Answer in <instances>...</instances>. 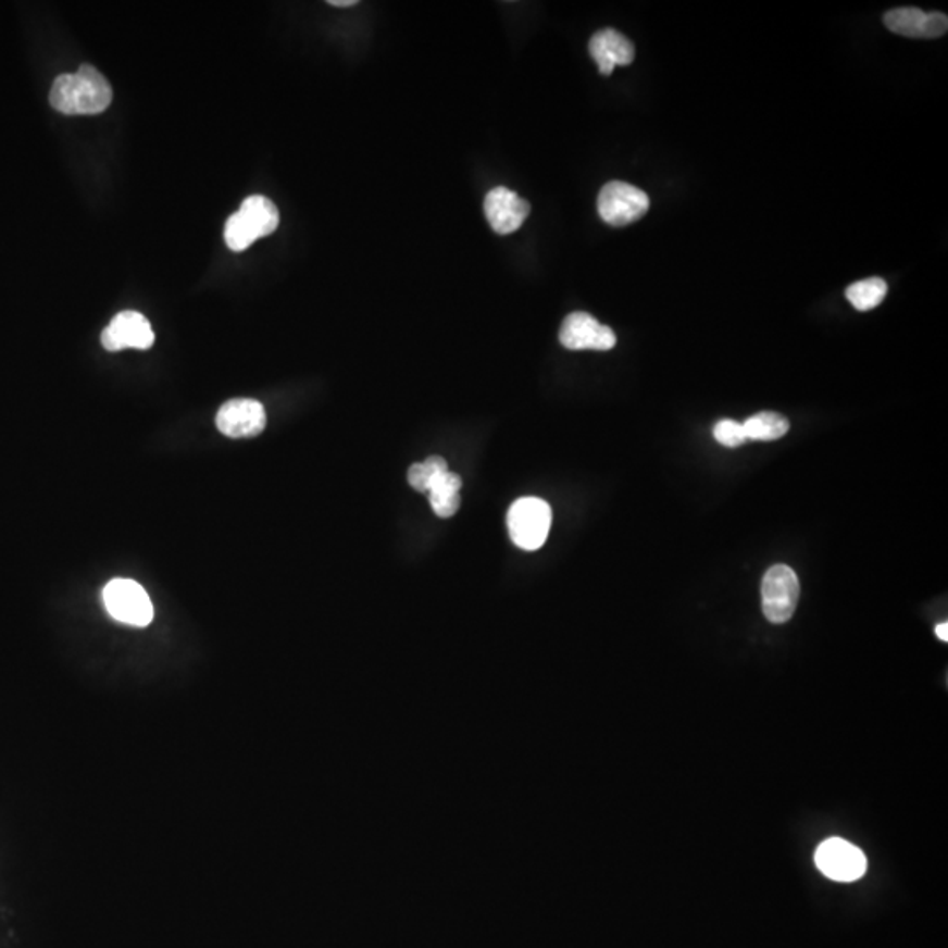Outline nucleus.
<instances>
[{
    "label": "nucleus",
    "instance_id": "nucleus-6",
    "mask_svg": "<svg viewBox=\"0 0 948 948\" xmlns=\"http://www.w3.org/2000/svg\"><path fill=\"white\" fill-rule=\"evenodd\" d=\"M799 592L798 575L789 565L770 567L762 579V611L768 621L773 624L789 622L798 607Z\"/></svg>",
    "mask_w": 948,
    "mask_h": 948
},
{
    "label": "nucleus",
    "instance_id": "nucleus-9",
    "mask_svg": "<svg viewBox=\"0 0 948 948\" xmlns=\"http://www.w3.org/2000/svg\"><path fill=\"white\" fill-rule=\"evenodd\" d=\"M265 424L264 407L255 399H233L216 413V427L228 438H255Z\"/></svg>",
    "mask_w": 948,
    "mask_h": 948
},
{
    "label": "nucleus",
    "instance_id": "nucleus-18",
    "mask_svg": "<svg viewBox=\"0 0 948 948\" xmlns=\"http://www.w3.org/2000/svg\"><path fill=\"white\" fill-rule=\"evenodd\" d=\"M713 438L721 442L722 447L736 448L741 447L748 441L745 436L744 425L734 422V420H721L713 427Z\"/></svg>",
    "mask_w": 948,
    "mask_h": 948
},
{
    "label": "nucleus",
    "instance_id": "nucleus-7",
    "mask_svg": "<svg viewBox=\"0 0 948 948\" xmlns=\"http://www.w3.org/2000/svg\"><path fill=\"white\" fill-rule=\"evenodd\" d=\"M815 864L822 875L841 884L859 881L868 870L866 856L861 848L841 838L822 841L816 848Z\"/></svg>",
    "mask_w": 948,
    "mask_h": 948
},
{
    "label": "nucleus",
    "instance_id": "nucleus-4",
    "mask_svg": "<svg viewBox=\"0 0 948 948\" xmlns=\"http://www.w3.org/2000/svg\"><path fill=\"white\" fill-rule=\"evenodd\" d=\"M650 199L644 190L629 183L610 182L601 188L598 211L602 222L611 227H625L647 215Z\"/></svg>",
    "mask_w": 948,
    "mask_h": 948
},
{
    "label": "nucleus",
    "instance_id": "nucleus-8",
    "mask_svg": "<svg viewBox=\"0 0 948 948\" xmlns=\"http://www.w3.org/2000/svg\"><path fill=\"white\" fill-rule=\"evenodd\" d=\"M559 339L562 347L576 351H608L616 345L615 333L608 325L599 324L598 320L584 311H576L565 316Z\"/></svg>",
    "mask_w": 948,
    "mask_h": 948
},
{
    "label": "nucleus",
    "instance_id": "nucleus-13",
    "mask_svg": "<svg viewBox=\"0 0 948 948\" xmlns=\"http://www.w3.org/2000/svg\"><path fill=\"white\" fill-rule=\"evenodd\" d=\"M590 57L596 60L599 73L610 76L616 65H631L636 57L633 42L613 28H604L594 34L588 42Z\"/></svg>",
    "mask_w": 948,
    "mask_h": 948
},
{
    "label": "nucleus",
    "instance_id": "nucleus-15",
    "mask_svg": "<svg viewBox=\"0 0 948 948\" xmlns=\"http://www.w3.org/2000/svg\"><path fill=\"white\" fill-rule=\"evenodd\" d=\"M744 431L748 441H776L789 433V420L773 411H762L745 420Z\"/></svg>",
    "mask_w": 948,
    "mask_h": 948
},
{
    "label": "nucleus",
    "instance_id": "nucleus-12",
    "mask_svg": "<svg viewBox=\"0 0 948 948\" xmlns=\"http://www.w3.org/2000/svg\"><path fill=\"white\" fill-rule=\"evenodd\" d=\"M885 27L910 39H936L947 34L948 18L944 13H924L919 8H898L884 16Z\"/></svg>",
    "mask_w": 948,
    "mask_h": 948
},
{
    "label": "nucleus",
    "instance_id": "nucleus-5",
    "mask_svg": "<svg viewBox=\"0 0 948 948\" xmlns=\"http://www.w3.org/2000/svg\"><path fill=\"white\" fill-rule=\"evenodd\" d=\"M102 599L114 621L136 627H147L153 621V604L147 590L134 579H113L105 585Z\"/></svg>",
    "mask_w": 948,
    "mask_h": 948
},
{
    "label": "nucleus",
    "instance_id": "nucleus-17",
    "mask_svg": "<svg viewBox=\"0 0 948 948\" xmlns=\"http://www.w3.org/2000/svg\"><path fill=\"white\" fill-rule=\"evenodd\" d=\"M447 471L448 464L445 459H441V457H429V459L422 462V464L411 465L410 471H408V482H410L411 487L419 490V492L427 494L429 492L431 485H433L442 473H447Z\"/></svg>",
    "mask_w": 948,
    "mask_h": 948
},
{
    "label": "nucleus",
    "instance_id": "nucleus-14",
    "mask_svg": "<svg viewBox=\"0 0 948 948\" xmlns=\"http://www.w3.org/2000/svg\"><path fill=\"white\" fill-rule=\"evenodd\" d=\"M462 478L452 471L442 473L429 488V502L439 519H452L461 508Z\"/></svg>",
    "mask_w": 948,
    "mask_h": 948
},
{
    "label": "nucleus",
    "instance_id": "nucleus-3",
    "mask_svg": "<svg viewBox=\"0 0 948 948\" xmlns=\"http://www.w3.org/2000/svg\"><path fill=\"white\" fill-rule=\"evenodd\" d=\"M552 527V508L538 497H522L508 511L511 541L527 552H534L547 541Z\"/></svg>",
    "mask_w": 948,
    "mask_h": 948
},
{
    "label": "nucleus",
    "instance_id": "nucleus-1",
    "mask_svg": "<svg viewBox=\"0 0 948 948\" xmlns=\"http://www.w3.org/2000/svg\"><path fill=\"white\" fill-rule=\"evenodd\" d=\"M111 101L110 82L88 64H83L78 73L59 76L50 91V104L64 114H99L110 108Z\"/></svg>",
    "mask_w": 948,
    "mask_h": 948
},
{
    "label": "nucleus",
    "instance_id": "nucleus-10",
    "mask_svg": "<svg viewBox=\"0 0 948 948\" xmlns=\"http://www.w3.org/2000/svg\"><path fill=\"white\" fill-rule=\"evenodd\" d=\"M102 347L108 351H120L125 348L148 350L155 342V334L148 322L137 311H122L111 320V324L102 330Z\"/></svg>",
    "mask_w": 948,
    "mask_h": 948
},
{
    "label": "nucleus",
    "instance_id": "nucleus-11",
    "mask_svg": "<svg viewBox=\"0 0 948 948\" xmlns=\"http://www.w3.org/2000/svg\"><path fill=\"white\" fill-rule=\"evenodd\" d=\"M484 208L488 224L501 236L516 233L531 213L529 202L504 187L490 190L485 196Z\"/></svg>",
    "mask_w": 948,
    "mask_h": 948
},
{
    "label": "nucleus",
    "instance_id": "nucleus-20",
    "mask_svg": "<svg viewBox=\"0 0 948 948\" xmlns=\"http://www.w3.org/2000/svg\"><path fill=\"white\" fill-rule=\"evenodd\" d=\"M328 4L334 5V8H350V5L357 4V0H328Z\"/></svg>",
    "mask_w": 948,
    "mask_h": 948
},
{
    "label": "nucleus",
    "instance_id": "nucleus-2",
    "mask_svg": "<svg viewBox=\"0 0 948 948\" xmlns=\"http://www.w3.org/2000/svg\"><path fill=\"white\" fill-rule=\"evenodd\" d=\"M278 208L264 196L245 199L241 210L225 224V242L233 251H245L260 237L271 236L278 228Z\"/></svg>",
    "mask_w": 948,
    "mask_h": 948
},
{
    "label": "nucleus",
    "instance_id": "nucleus-16",
    "mask_svg": "<svg viewBox=\"0 0 948 948\" xmlns=\"http://www.w3.org/2000/svg\"><path fill=\"white\" fill-rule=\"evenodd\" d=\"M887 296V283L882 278L856 282L847 288V299L858 311L875 310Z\"/></svg>",
    "mask_w": 948,
    "mask_h": 948
},
{
    "label": "nucleus",
    "instance_id": "nucleus-19",
    "mask_svg": "<svg viewBox=\"0 0 948 948\" xmlns=\"http://www.w3.org/2000/svg\"><path fill=\"white\" fill-rule=\"evenodd\" d=\"M936 636H938V638L941 639V641H945V644H947V641H948V624H947V622H944V624H939L938 627H936Z\"/></svg>",
    "mask_w": 948,
    "mask_h": 948
}]
</instances>
